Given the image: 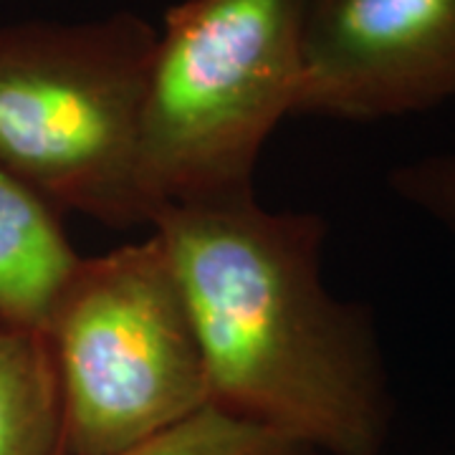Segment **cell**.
<instances>
[{"label":"cell","instance_id":"5b68a950","mask_svg":"<svg viewBox=\"0 0 455 455\" xmlns=\"http://www.w3.org/2000/svg\"><path fill=\"white\" fill-rule=\"evenodd\" d=\"M455 97V0H311L296 114L379 122Z\"/></svg>","mask_w":455,"mask_h":455},{"label":"cell","instance_id":"9c48e42d","mask_svg":"<svg viewBox=\"0 0 455 455\" xmlns=\"http://www.w3.org/2000/svg\"><path fill=\"white\" fill-rule=\"evenodd\" d=\"M390 190L455 241V155H427L390 170Z\"/></svg>","mask_w":455,"mask_h":455},{"label":"cell","instance_id":"8992f818","mask_svg":"<svg viewBox=\"0 0 455 455\" xmlns=\"http://www.w3.org/2000/svg\"><path fill=\"white\" fill-rule=\"evenodd\" d=\"M46 197L0 170V329L46 334L82 256Z\"/></svg>","mask_w":455,"mask_h":455},{"label":"cell","instance_id":"3957f363","mask_svg":"<svg viewBox=\"0 0 455 455\" xmlns=\"http://www.w3.org/2000/svg\"><path fill=\"white\" fill-rule=\"evenodd\" d=\"M155 44L132 11L0 26V170L56 211L149 226L137 147Z\"/></svg>","mask_w":455,"mask_h":455},{"label":"cell","instance_id":"7a4b0ae2","mask_svg":"<svg viewBox=\"0 0 455 455\" xmlns=\"http://www.w3.org/2000/svg\"><path fill=\"white\" fill-rule=\"evenodd\" d=\"M309 3L180 0L164 13L137 147L152 220L253 196L260 149L296 114Z\"/></svg>","mask_w":455,"mask_h":455},{"label":"cell","instance_id":"52a82bcc","mask_svg":"<svg viewBox=\"0 0 455 455\" xmlns=\"http://www.w3.org/2000/svg\"><path fill=\"white\" fill-rule=\"evenodd\" d=\"M0 455H61V397L44 334L0 329Z\"/></svg>","mask_w":455,"mask_h":455},{"label":"cell","instance_id":"277c9868","mask_svg":"<svg viewBox=\"0 0 455 455\" xmlns=\"http://www.w3.org/2000/svg\"><path fill=\"white\" fill-rule=\"evenodd\" d=\"M61 455H119L211 407L175 274L155 235L84 259L46 329Z\"/></svg>","mask_w":455,"mask_h":455},{"label":"cell","instance_id":"ba28073f","mask_svg":"<svg viewBox=\"0 0 455 455\" xmlns=\"http://www.w3.org/2000/svg\"><path fill=\"white\" fill-rule=\"evenodd\" d=\"M119 455H316L309 448L205 407L163 435Z\"/></svg>","mask_w":455,"mask_h":455},{"label":"cell","instance_id":"6da1fadb","mask_svg":"<svg viewBox=\"0 0 455 455\" xmlns=\"http://www.w3.org/2000/svg\"><path fill=\"white\" fill-rule=\"evenodd\" d=\"M193 322L208 403L314 453L379 455L390 377L372 311L324 286L326 223L256 197L152 220Z\"/></svg>","mask_w":455,"mask_h":455}]
</instances>
